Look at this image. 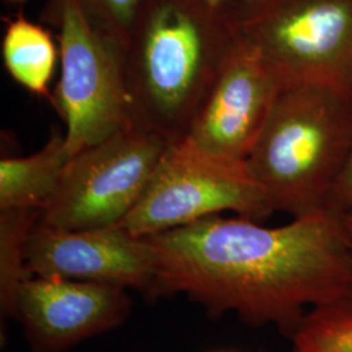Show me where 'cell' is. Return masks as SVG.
Returning a JSON list of instances; mask_svg holds the SVG:
<instances>
[{
    "label": "cell",
    "instance_id": "obj_2",
    "mask_svg": "<svg viewBox=\"0 0 352 352\" xmlns=\"http://www.w3.org/2000/svg\"><path fill=\"white\" fill-rule=\"evenodd\" d=\"M235 37L227 3L144 0L122 51L132 119L184 139Z\"/></svg>",
    "mask_w": 352,
    "mask_h": 352
},
{
    "label": "cell",
    "instance_id": "obj_7",
    "mask_svg": "<svg viewBox=\"0 0 352 352\" xmlns=\"http://www.w3.org/2000/svg\"><path fill=\"white\" fill-rule=\"evenodd\" d=\"M47 20L58 28L62 72L54 106L75 155L131 123L122 54L93 26L77 0H50Z\"/></svg>",
    "mask_w": 352,
    "mask_h": 352
},
{
    "label": "cell",
    "instance_id": "obj_4",
    "mask_svg": "<svg viewBox=\"0 0 352 352\" xmlns=\"http://www.w3.org/2000/svg\"><path fill=\"white\" fill-rule=\"evenodd\" d=\"M227 8L282 87L322 84L352 96V0H228Z\"/></svg>",
    "mask_w": 352,
    "mask_h": 352
},
{
    "label": "cell",
    "instance_id": "obj_16",
    "mask_svg": "<svg viewBox=\"0 0 352 352\" xmlns=\"http://www.w3.org/2000/svg\"><path fill=\"white\" fill-rule=\"evenodd\" d=\"M329 206L338 209L343 213L352 210V149L334 186Z\"/></svg>",
    "mask_w": 352,
    "mask_h": 352
},
{
    "label": "cell",
    "instance_id": "obj_5",
    "mask_svg": "<svg viewBox=\"0 0 352 352\" xmlns=\"http://www.w3.org/2000/svg\"><path fill=\"white\" fill-rule=\"evenodd\" d=\"M173 144L132 120L64 167L39 222L65 230L119 225L139 204Z\"/></svg>",
    "mask_w": 352,
    "mask_h": 352
},
{
    "label": "cell",
    "instance_id": "obj_12",
    "mask_svg": "<svg viewBox=\"0 0 352 352\" xmlns=\"http://www.w3.org/2000/svg\"><path fill=\"white\" fill-rule=\"evenodd\" d=\"M1 52L13 80L54 104L49 84L60 54L50 32L19 13L7 24Z\"/></svg>",
    "mask_w": 352,
    "mask_h": 352
},
{
    "label": "cell",
    "instance_id": "obj_1",
    "mask_svg": "<svg viewBox=\"0 0 352 352\" xmlns=\"http://www.w3.org/2000/svg\"><path fill=\"white\" fill-rule=\"evenodd\" d=\"M144 238L154 253V296L184 294L213 317L235 312L292 336L311 311L350 296V241L343 212L331 206L283 226L217 214Z\"/></svg>",
    "mask_w": 352,
    "mask_h": 352
},
{
    "label": "cell",
    "instance_id": "obj_11",
    "mask_svg": "<svg viewBox=\"0 0 352 352\" xmlns=\"http://www.w3.org/2000/svg\"><path fill=\"white\" fill-rule=\"evenodd\" d=\"M71 155L65 136L55 132L46 145L28 157L0 161V212L43 210L50 202Z\"/></svg>",
    "mask_w": 352,
    "mask_h": 352
},
{
    "label": "cell",
    "instance_id": "obj_18",
    "mask_svg": "<svg viewBox=\"0 0 352 352\" xmlns=\"http://www.w3.org/2000/svg\"><path fill=\"white\" fill-rule=\"evenodd\" d=\"M228 0H208V3H209V6L210 7H213V8H221V7H223L225 4H226Z\"/></svg>",
    "mask_w": 352,
    "mask_h": 352
},
{
    "label": "cell",
    "instance_id": "obj_9",
    "mask_svg": "<svg viewBox=\"0 0 352 352\" xmlns=\"http://www.w3.org/2000/svg\"><path fill=\"white\" fill-rule=\"evenodd\" d=\"M26 265L37 277L131 287L154 296L153 248L120 225L65 230L38 221L26 244Z\"/></svg>",
    "mask_w": 352,
    "mask_h": 352
},
{
    "label": "cell",
    "instance_id": "obj_6",
    "mask_svg": "<svg viewBox=\"0 0 352 352\" xmlns=\"http://www.w3.org/2000/svg\"><path fill=\"white\" fill-rule=\"evenodd\" d=\"M222 212L260 222L274 210L245 161L217 157L183 139L166 151L144 196L119 225L144 238Z\"/></svg>",
    "mask_w": 352,
    "mask_h": 352
},
{
    "label": "cell",
    "instance_id": "obj_3",
    "mask_svg": "<svg viewBox=\"0 0 352 352\" xmlns=\"http://www.w3.org/2000/svg\"><path fill=\"white\" fill-rule=\"evenodd\" d=\"M352 149V96L322 84L279 90L245 164L274 212L329 206Z\"/></svg>",
    "mask_w": 352,
    "mask_h": 352
},
{
    "label": "cell",
    "instance_id": "obj_8",
    "mask_svg": "<svg viewBox=\"0 0 352 352\" xmlns=\"http://www.w3.org/2000/svg\"><path fill=\"white\" fill-rule=\"evenodd\" d=\"M280 89L261 52L236 30L184 139L217 157L245 161Z\"/></svg>",
    "mask_w": 352,
    "mask_h": 352
},
{
    "label": "cell",
    "instance_id": "obj_15",
    "mask_svg": "<svg viewBox=\"0 0 352 352\" xmlns=\"http://www.w3.org/2000/svg\"><path fill=\"white\" fill-rule=\"evenodd\" d=\"M89 21L122 51L144 0H77Z\"/></svg>",
    "mask_w": 352,
    "mask_h": 352
},
{
    "label": "cell",
    "instance_id": "obj_17",
    "mask_svg": "<svg viewBox=\"0 0 352 352\" xmlns=\"http://www.w3.org/2000/svg\"><path fill=\"white\" fill-rule=\"evenodd\" d=\"M343 217H344V225H346V230H347V235H349V241H350V248H351L352 253V210L344 212ZM343 305H346L347 308H350L352 311V286L349 300H347L346 304H343Z\"/></svg>",
    "mask_w": 352,
    "mask_h": 352
},
{
    "label": "cell",
    "instance_id": "obj_19",
    "mask_svg": "<svg viewBox=\"0 0 352 352\" xmlns=\"http://www.w3.org/2000/svg\"><path fill=\"white\" fill-rule=\"evenodd\" d=\"M6 4L8 6H13V7H17V6H24L29 0H3Z\"/></svg>",
    "mask_w": 352,
    "mask_h": 352
},
{
    "label": "cell",
    "instance_id": "obj_14",
    "mask_svg": "<svg viewBox=\"0 0 352 352\" xmlns=\"http://www.w3.org/2000/svg\"><path fill=\"white\" fill-rule=\"evenodd\" d=\"M291 338L292 352H352V311L343 304L314 309Z\"/></svg>",
    "mask_w": 352,
    "mask_h": 352
},
{
    "label": "cell",
    "instance_id": "obj_13",
    "mask_svg": "<svg viewBox=\"0 0 352 352\" xmlns=\"http://www.w3.org/2000/svg\"><path fill=\"white\" fill-rule=\"evenodd\" d=\"M41 210L12 209L0 212V308L3 317H17L21 285L32 277L26 265V244Z\"/></svg>",
    "mask_w": 352,
    "mask_h": 352
},
{
    "label": "cell",
    "instance_id": "obj_10",
    "mask_svg": "<svg viewBox=\"0 0 352 352\" xmlns=\"http://www.w3.org/2000/svg\"><path fill=\"white\" fill-rule=\"evenodd\" d=\"M131 312L126 289L32 276L21 285L17 320L34 352H63L119 327Z\"/></svg>",
    "mask_w": 352,
    "mask_h": 352
}]
</instances>
